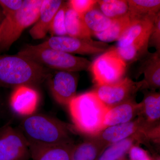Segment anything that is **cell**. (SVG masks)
<instances>
[{
	"instance_id": "6da1fadb",
	"label": "cell",
	"mask_w": 160,
	"mask_h": 160,
	"mask_svg": "<svg viewBox=\"0 0 160 160\" xmlns=\"http://www.w3.org/2000/svg\"><path fill=\"white\" fill-rule=\"evenodd\" d=\"M18 129L29 146H54L72 141V127L45 114L33 113L26 117Z\"/></svg>"
},
{
	"instance_id": "7a4b0ae2",
	"label": "cell",
	"mask_w": 160,
	"mask_h": 160,
	"mask_svg": "<svg viewBox=\"0 0 160 160\" xmlns=\"http://www.w3.org/2000/svg\"><path fill=\"white\" fill-rule=\"evenodd\" d=\"M67 106L73 126L81 133L91 137L105 129L108 107L94 91L77 95Z\"/></svg>"
},
{
	"instance_id": "3957f363",
	"label": "cell",
	"mask_w": 160,
	"mask_h": 160,
	"mask_svg": "<svg viewBox=\"0 0 160 160\" xmlns=\"http://www.w3.org/2000/svg\"><path fill=\"white\" fill-rule=\"evenodd\" d=\"M50 75L47 68L18 55H0V87L38 85Z\"/></svg>"
},
{
	"instance_id": "277c9868",
	"label": "cell",
	"mask_w": 160,
	"mask_h": 160,
	"mask_svg": "<svg viewBox=\"0 0 160 160\" xmlns=\"http://www.w3.org/2000/svg\"><path fill=\"white\" fill-rule=\"evenodd\" d=\"M18 55L26 58L40 66L56 71L71 72L89 69L91 62L82 57L76 56L39 44L27 46L19 52Z\"/></svg>"
},
{
	"instance_id": "5b68a950",
	"label": "cell",
	"mask_w": 160,
	"mask_h": 160,
	"mask_svg": "<svg viewBox=\"0 0 160 160\" xmlns=\"http://www.w3.org/2000/svg\"><path fill=\"white\" fill-rule=\"evenodd\" d=\"M42 1L24 0L18 11L4 18L0 26V49H9L26 28L35 23Z\"/></svg>"
},
{
	"instance_id": "8992f818",
	"label": "cell",
	"mask_w": 160,
	"mask_h": 160,
	"mask_svg": "<svg viewBox=\"0 0 160 160\" xmlns=\"http://www.w3.org/2000/svg\"><path fill=\"white\" fill-rule=\"evenodd\" d=\"M127 66L113 47L96 58L89 69L97 86H102L122 80L126 74Z\"/></svg>"
},
{
	"instance_id": "52a82bcc",
	"label": "cell",
	"mask_w": 160,
	"mask_h": 160,
	"mask_svg": "<svg viewBox=\"0 0 160 160\" xmlns=\"http://www.w3.org/2000/svg\"><path fill=\"white\" fill-rule=\"evenodd\" d=\"M39 45L71 54H98L109 49L106 43L69 36L51 37Z\"/></svg>"
},
{
	"instance_id": "ba28073f",
	"label": "cell",
	"mask_w": 160,
	"mask_h": 160,
	"mask_svg": "<svg viewBox=\"0 0 160 160\" xmlns=\"http://www.w3.org/2000/svg\"><path fill=\"white\" fill-rule=\"evenodd\" d=\"M144 89L142 80L134 82L126 77L115 83L97 86L93 91L106 106L110 107L135 98L138 92Z\"/></svg>"
},
{
	"instance_id": "9c48e42d",
	"label": "cell",
	"mask_w": 160,
	"mask_h": 160,
	"mask_svg": "<svg viewBox=\"0 0 160 160\" xmlns=\"http://www.w3.org/2000/svg\"><path fill=\"white\" fill-rule=\"evenodd\" d=\"M29 144L18 128L6 125L0 128V160H27Z\"/></svg>"
},
{
	"instance_id": "30bf717a",
	"label": "cell",
	"mask_w": 160,
	"mask_h": 160,
	"mask_svg": "<svg viewBox=\"0 0 160 160\" xmlns=\"http://www.w3.org/2000/svg\"><path fill=\"white\" fill-rule=\"evenodd\" d=\"M153 127L147 124L142 118L138 116L137 119L128 122L107 127L97 135L91 137L95 138L107 148L112 144L137 133H146Z\"/></svg>"
},
{
	"instance_id": "8fae6325",
	"label": "cell",
	"mask_w": 160,
	"mask_h": 160,
	"mask_svg": "<svg viewBox=\"0 0 160 160\" xmlns=\"http://www.w3.org/2000/svg\"><path fill=\"white\" fill-rule=\"evenodd\" d=\"M48 79L52 94L59 104L68 106L76 96L78 77L75 72L56 71Z\"/></svg>"
},
{
	"instance_id": "7c38bea8",
	"label": "cell",
	"mask_w": 160,
	"mask_h": 160,
	"mask_svg": "<svg viewBox=\"0 0 160 160\" xmlns=\"http://www.w3.org/2000/svg\"><path fill=\"white\" fill-rule=\"evenodd\" d=\"M39 101V95L31 86H22L15 88L10 98L12 110L20 115L33 114Z\"/></svg>"
},
{
	"instance_id": "4fadbf2b",
	"label": "cell",
	"mask_w": 160,
	"mask_h": 160,
	"mask_svg": "<svg viewBox=\"0 0 160 160\" xmlns=\"http://www.w3.org/2000/svg\"><path fill=\"white\" fill-rule=\"evenodd\" d=\"M141 108V103L137 102L135 98L108 107L104 122L105 129L132 121L139 114Z\"/></svg>"
},
{
	"instance_id": "5bb4252c",
	"label": "cell",
	"mask_w": 160,
	"mask_h": 160,
	"mask_svg": "<svg viewBox=\"0 0 160 160\" xmlns=\"http://www.w3.org/2000/svg\"><path fill=\"white\" fill-rule=\"evenodd\" d=\"M61 0H43L39 14L34 26L29 30V34L34 39H40L49 32V27L55 15L62 5Z\"/></svg>"
},
{
	"instance_id": "9a60e30c",
	"label": "cell",
	"mask_w": 160,
	"mask_h": 160,
	"mask_svg": "<svg viewBox=\"0 0 160 160\" xmlns=\"http://www.w3.org/2000/svg\"><path fill=\"white\" fill-rule=\"evenodd\" d=\"M142 59L139 72L144 74V89L155 91L160 87V51L149 52Z\"/></svg>"
},
{
	"instance_id": "2e32d148",
	"label": "cell",
	"mask_w": 160,
	"mask_h": 160,
	"mask_svg": "<svg viewBox=\"0 0 160 160\" xmlns=\"http://www.w3.org/2000/svg\"><path fill=\"white\" fill-rule=\"evenodd\" d=\"M73 141L50 146H29L32 160H70Z\"/></svg>"
},
{
	"instance_id": "e0dca14e",
	"label": "cell",
	"mask_w": 160,
	"mask_h": 160,
	"mask_svg": "<svg viewBox=\"0 0 160 160\" xmlns=\"http://www.w3.org/2000/svg\"><path fill=\"white\" fill-rule=\"evenodd\" d=\"M128 14L132 21L156 17L160 10L159 0H128Z\"/></svg>"
},
{
	"instance_id": "ac0fdd59",
	"label": "cell",
	"mask_w": 160,
	"mask_h": 160,
	"mask_svg": "<svg viewBox=\"0 0 160 160\" xmlns=\"http://www.w3.org/2000/svg\"><path fill=\"white\" fill-rule=\"evenodd\" d=\"M141 103V110L138 116L150 126H158L160 118L159 92L155 91L146 92Z\"/></svg>"
},
{
	"instance_id": "d6986e66",
	"label": "cell",
	"mask_w": 160,
	"mask_h": 160,
	"mask_svg": "<svg viewBox=\"0 0 160 160\" xmlns=\"http://www.w3.org/2000/svg\"><path fill=\"white\" fill-rule=\"evenodd\" d=\"M156 17L145 19L132 21L129 28L117 41L116 47H125L136 40L150 34Z\"/></svg>"
},
{
	"instance_id": "ffe728a7",
	"label": "cell",
	"mask_w": 160,
	"mask_h": 160,
	"mask_svg": "<svg viewBox=\"0 0 160 160\" xmlns=\"http://www.w3.org/2000/svg\"><path fill=\"white\" fill-rule=\"evenodd\" d=\"M82 142L75 144L70 160H98L106 149L94 137H89Z\"/></svg>"
},
{
	"instance_id": "44dd1931",
	"label": "cell",
	"mask_w": 160,
	"mask_h": 160,
	"mask_svg": "<svg viewBox=\"0 0 160 160\" xmlns=\"http://www.w3.org/2000/svg\"><path fill=\"white\" fill-rule=\"evenodd\" d=\"M65 26L67 36L79 38L91 39V32L83 19L68 6L65 14Z\"/></svg>"
},
{
	"instance_id": "7402d4cb",
	"label": "cell",
	"mask_w": 160,
	"mask_h": 160,
	"mask_svg": "<svg viewBox=\"0 0 160 160\" xmlns=\"http://www.w3.org/2000/svg\"><path fill=\"white\" fill-rule=\"evenodd\" d=\"M149 35L136 40L125 47H114L118 54L127 65L143 58L149 52Z\"/></svg>"
},
{
	"instance_id": "603a6c76",
	"label": "cell",
	"mask_w": 160,
	"mask_h": 160,
	"mask_svg": "<svg viewBox=\"0 0 160 160\" xmlns=\"http://www.w3.org/2000/svg\"><path fill=\"white\" fill-rule=\"evenodd\" d=\"M132 22L128 14L123 17L112 20L111 25L105 31L92 34L100 42H111L118 41Z\"/></svg>"
},
{
	"instance_id": "cb8c5ba5",
	"label": "cell",
	"mask_w": 160,
	"mask_h": 160,
	"mask_svg": "<svg viewBox=\"0 0 160 160\" xmlns=\"http://www.w3.org/2000/svg\"><path fill=\"white\" fill-rule=\"evenodd\" d=\"M138 142H139V133L112 144L103 152L98 160H117L124 157L132 146Z\"/></svg>"
},
{
	"instance_id": "d4e9b609",
	"label": "cell",
	"mask_w": 160,
	"mask_h": 160,
	"mask_svg": "<svg viewBox=\"0 0 160 160\" xmlns=\"http://www.w3.org/2000/svg\"><path fill=\"white\" fill-rule=\"evenodd\" d=\"M83 17L92 35L108 29L113 20L103 14L97 6V4L92 9L86 12Z\"/></svg>"
},
{
	"instance_id": "484cf974",
	"label": "cell",
	"mask_w": 160,
	"mask_h": 160,
	"mask_svg": "<svg viewBox=\"0 0 160 160\" xmlns=\"http://www.w3.org/2000/svg\"><path fill=\"white\" fill-rule=\"evenodd\" d=\"M97 5L101 12L109 18L115 19L128 14L127 0H100Z\"/></svg>"
},
{
	"instance_id": "4316f807",
	"label": "cell",
	"mask_w": 160,
	"mask_h": 160,
	"mask_svg": "<svg viewBox=\"0 0 160 160\" xmlns=\"http://www.w3.org/2000/svg\"><path fill=\"white\" fill-rule=\"evenodd\" d=\"M67 7L68 4L64 2L55 15L49 31L52 37L67 36L65 26V14Z\"/></svg>"
},
{
	"instance_id": "83f0119b",
	"label": "cell",
	"mask_w": 160,
	"mask_h": 160,
	"mask_svg": "<svg viewBox=\"0 0 160 160\" xmlns=\"http://www.w3.org/2000/svg\"><path fill=\"white\" fill-rule=\"evenodd\" d=\"M97 2L95 0H70L67 4L78 14L83 16L95 6Z\"/></svg>"
},
{
	"instance_id": "f1b7e54d",
	"label": "cell",
	"mask_w": 160,
	"mask_h": 160,
	"mask_svg": "<svg viewBox=\"0 0 160 160\" xmlns=\"http://www.w3.org/2000/svg\"><path fill=\"white\" fill-rule=\"evenodd\" d=\"M24 2V0H0V6L4 18L12 15L18 11Z\"/></svg>"
},
{
	"instance_id": "f546056e",
	"label": "cell",
	"mask_w": 160,
	"mask_h": 160,
	"mask_svg": "<svg viewBox=\"0 0 160 160\" xmlns=\"http://www.w3.org/2000/svg\"><path fill=\"white\" fill-rule=\"evenodd\" d=\"M160 51V12L157 16L152 28L149 40V47Z\"/></svg>"
},
{
	"instance_id": "4dcf8cb0",
	"label": "cell",
	"mask_w": 160,
	"mask_h": 160,
	"mask_svg": "<svg viewBox=\"0 0 160 160\" xmlns=\"http://www.w3.org/2000/svg\"><path fill=\"white\" fill-rule=\"evenodd\" d=\"M128 153L129 160H154L147 151L135 144L132 146Z\"/></svg>"
},
{
	"instance_id": "1f68e13d",
	"label": "cell",
	"mask_w": 160,
	"mask_h": 160,
	"mask_svg": "<svg viewBox=\"0 0 160 160\" xmlns=\"http://www.w3.org/2000/svg\"><path fill=\"white\" fill-rule=\"evenodd\" d=\"M4 18V16L3 14L2 10V8L0 6V26H1V23H2Z\"/></svg>"
},
{
	"instance_id": "d6a6232c",
	"label": "cell",
	"mask_w": 160,
	"mask_h": 160,
	"mask_svg": "<svg viewBox=\"0 0 160 160\" xmlns=\"http://www.w3.org/2000/svg\"><path fill=\"white\" fill-rule=\"evenodd\" d=\"M117 160H128V159H127L126 158L124 157L121 158L119 159H118Z\"/></svg>"
}]
</instances>
